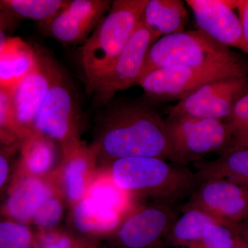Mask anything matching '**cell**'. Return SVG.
<instances>
[{"instance_id":"cell-1","label":"cell","mask_w":248,"mask_h":248,"mask_svg":"<svg viewBox=\"0 0 248 248\" xmlns=\"http://www.w3.org/2000/svg\"><path fill=\"white\" fill-rule=\"evenodd\" d=\"M99 115L92 146L103 169L116 160L157 157L170 161L165 119L144 102H108Z\"/></svg>"},{"instance_id":"cell-2","label":"cell","mask_w":248,"mask_h":248,"mask_svg":"<svg viewBox=\"0 0 248 248\" xmlns=\"http://www.w3.org/2000/svg\"><path fill=\"white\" fill-rule=\"evenodd\" d=\"M106 169L114 184L125 193L173 205L188 200L200 180L187 166L157 157L124 158Z\"/></svg>"},{"instance_id":"cell-3","label":"cell","mask_w":248,"mask_h":248,"mask_svg":"<svg viewBox=\"0 0 248 248\" xmlns=\"http://www.w3.org/2000/svg\"><path fill=\"white\" fill-rule=\"evenodd\" d=\"M148 0H116L81 52V63L89 93L108 71L131 38Z\"/></svg>"},{"instance_id":"cell-4","label":"cell","mask_w":248,"mask_h":248,"mask_svg":"<svg viewBox=\"0 0 248 248\" xmlns=\"http://www.w3.org/2000/svg\"><path fill=\"white\" fill-rule=\"evenodd\" d=\"M39 51L50 78V86L34 122L32 132L58 142L64 153L81 143L80 112L77 94L71 81L48 53Z\"/></svg>"},{"instance_id":"cell-5","label":"cell","mask_w":248,"mask_h":248,"mask_svg":"<svg viewBox=\"0 0 248 248\" xmlns=\"http://www.w3.org/2000/svg\"><path fill=\"white\" fill-rule=\"evenodd\" d=\"M242 62L229 47L214 40L200 29L184 31L161 37L152 46L141 78L150 72L167 67H208Z\"/></svg>"},{"instance_id":"cell-6","label":"cell","mask_w":248,"mask_h":248,"mask_svg":"<svg viewBox=\"0 0 248 248\" xmlns=\"http://www.w3.org/2000/svg\"><path fill=\"white\" fill-rule=\"evenodd\" d=\"M170 161L187 166L233 146V134L224 121L169 115L165 119Z\"/></svg>"},{"instance_id":"cell-7","label":"cell","mask_w":248,"mask_h":248,"mask_svg":"<svg viewBox=\"0 0 248 248\" xmlns=\"http://www.w3.org/2000/svg\"><path fill=\"white\" fill-rule=\"evenodd\" d=\"M248 76V66L244 62L208 67L173 66L147 73L138 84L148 100L170 102L182 100L210 81Z\"/></svg>"},{"instance_id":"cell-8","label":"cell","mask_w":248,"mask_h":248,"mask_svg":"<svg viewBox=\"0 0 248 248\" xmlns=\"http://www.w3.org/2000/svg\"><path fill=\"white\" fill-rule=\"evenodd\" d=\"M179 213V205L153 202L128 215L102 243L106 248H164Z\"/></svg>"},{"instance_id":"cell-9","label":"cell","mask_w":248,"mask_h":248,"mask_svg":"<svg viewBox=\"0 0 248 248\" xmlns=\"http://www.w3.org/2000/svg\"><path fill=\"white\" fill-rule=\"evenodd\" d=\"M156 42L151 31L140 21L122 53L91 91L96 106L104 107L119 91L138 84L147 54Z\"/></svg>"},{"instance_id":"cell-10","label":"cell","mask_w":248,"mask_h":248,"mask_svg":"<svg viewBox=\"0 0 248 248\" xmlns=\"http://www.w3.org/2000/svg\"><path fill=\"white\" fill-rule=\"evenodd\" d=\"M248 93V76L215 80L170 108L169 115L226 120L235 104Z\"/></svg>"},{"instance_id":"cell-11","label":"cell","mask_w":248,"mask_h":248,"mask_svg":"<svg viewBox=\"0 0 248 248\" xmlns=\"http://www.w3.org/2000/svg\"><path fill=\"white\" fill-rule=\"evenodd\" d=\"M187 203L228 224L248 221V188L230 181L200 179Z\"/></svg>"},{"instance_id":"cell-12","label":"cell","mask_w":248,"mask_h":248,"mask_svg":"<svg viewBox=\"0 0 248 248\" xmlns=\"http://www.w3.org/2000/svg\"><path fill=\"white\" fill-rule=\"evenodd\" d=\"M108 0H73L48 23L49 33L68 45L84 43L110 11Z\"/></svg>"},{"instance_id":"cell-13","label":"cell","mask_w":248,"mask_h":248,"mask_svg":"<svg viewBox=\"0 0 248 248\" xmlns=\"http://www.w3.org/2000/svg\"><path fill=\"white\" fill-rule=\"evenodd\" d=\"M196 22L214 40L226 46L244 50L242 28L239 17L233 9L238 1L226 0H187Z\"/></svg>"},{"instance_id":"cell-14","label":"cell","mask_w":248,"mask_h":248,"mask_svg":"<svg viewBox=\"0 0 248 248\" xmlns=\"http://www.w3.org/2000/svg\"><path fill=\"white\" fill-rule=\"evenodd\" d=\"M35 68L10 92L15 122L23 140L32 133L34 122L45 101L50 86L46 67L39 51Z\"/></svg>"},{"instance_id":"cell-15","label":"cell","mask_w":248,"mask_h":248,"mask_svg":"<svg viewBox=\"0 0 248 248\" xmlns=\"http://www.w3.org/2000/svg\"><path fill=\"white\" fill-rule=\"evenodd\" d=\"M53 184L45 179L24 174L16 169L0 208V216L27 225L45 202Z\"/></svg>"},{"instance_id":"cell-16","label":"cell","mask_w":248,"mask_h":248,"mask_svg":"<svg viewBox=\"0 0 248 248\" xmlns=\"http://www.w3.org/2000/svg\"><path fill=\"white\" fill-rule=\"evenodd\" d=\"M60 167V190L66 203L71 208L82 200L93 179V169L97 165L96 155L91 146L82 141L63 153Z\"/></svg>"},{"instance_id":"cell-17","label":"cell","mask_w":248,"mask_h":248,"mask_svg":"<svg viewBox=\"0 0 248 248\" xmlns=\"http://www.w3.org/2000/svg\"><path fill=\"white\" fill-rule=\"evenodd\" d=\"M68 232L82 239L103 241L120 225L118 212L89 196L71 207Z\"/></svg>"},{"instance_id":"cell-18","label":"cell","mask_w":248,"mask_h":248,"mask_svg":"<svg viewBox=\"0 0 248 248\" xmlns=\"http://www.w3.org/2000/svg\"><path fill=\"white\" fill-rule=\"evenodd\" d=\"M38 63L37 52L19 37H9L0 51V89L10 93Z\"/></svg>"},{"instance_id":"cell-19","label":"cell","mask_w":248,"mask_h":248,"mask_svg":"<svg viewBox=\"0 0 248 248\" xmlns=\"http://www.w3.org/2000/svg\"><path fill=\"white\" fill-rule=\"evenodd\" d=\"M20 157L16 169L24 174L44 179L55 172L57 164L55 141L32 132L21 142Z\"/></svg>"},{"instance_id":"cell-20","label":"cell","mask_w":248,"mask_h":248,"mask_svg":"<svg viewBox=\"0 0 248 248\" xmlns=\"http://www.w3.org/2000/svg\"><path fill=\"white\" fill-rule=\"evenodd\" d=\"M200 179L230 181L248 188V148L232 146L217 159L194 163Z\"/></svg>"},{"instance_id":"cell-21","label":"cell","mask_w":248,"mask_h":248,"mask_svg":"<svg viewBox=\"0 0 248 248\" xmlns=\"http://www.w3.org/2000/svg\"><path fill=\"white\" fill-rule=\"evenodd\" d=\"M141 21L155 40L184 32L187 11L180 0H148Z\"/></svg>"},{"instance_id":"cell-22","label":"cell","mask_w":248,"mask_h":248,"mask_svg":"<svg viewBox=\"0 0 248 248\" xmlns=\"http://www.w3.org/2000/svg\"><path fill=\"white\" fill-rule=\"evenodd\" d=\"M217 222L223 221L186 203L181 205L180 213L165 238L164 248H190L200 241L206 226Z\"/></svg>"},{"instance_id":"cell-23","label":"cell","mask_w":248,"mask_h":248,"mask_svg":"<svg viewBox=\"0 0 248 248\" xmlns=\"http://www.w3.org/2000/svg\"><path fill=\"white\" fill-rule=\"evenodd\" d=\"M63 0H1L0 6L8 14L18 17L50 22L66 5Z\"/></svg>"},{"instance_id":"cell-24","label":"cell","mask_w":248,"mask_h":248,"mask_svg":"<svg viewBox=\"0 0 248 248\" xmlns=\"http://www.w3.org/2000/svg\"><path fill=\"white\" fill-rule=\"evenodd\" d=\"M66 202L58 187L53 184L51 190L34 217L32 223L37 233L58 231L63 218Z\"/></svg>"},{"instance_id":"cell-25","label":"cell","mask_w":248,"mask_h":248,"mask_svg":"<svg viewBox=\"0 0 248 248\" xmlns=\"http://www.w3.org/2000/svg\"><path fill=\"white\" fill-rule=\"evenodd\" d=\"M0 248H39L37 233L27 225L0 216Z\"/></svg>"},{"instance_id":"cell-26","label":"cell","mask_w":248,"mask_h":248,"mask_svg":"<svg viewBox=\"0 0 248 248\" xmlns=\"http://www.w3.org/2000/svg\"><path fill=\"white\" fill-rule=\"evenodd\" d=\"M22 137L15 122L11 94L0 89V143L6 149L13 150L20 146Z\"/></svg>"},{"instance_id":"cell-27","label":"cell","mask_w":248,"mask_h":248,"mask_svg":"<svg viewBox=\"0 0 248 248\" xmlns=\"http://www.w3.org/2000/svg\"><path fill=\"white\" fill-rule=\"evenodd\" d=\"M237 237L234 225L223 222L210 223L200 241L188 248H232Z\"/></svg>"},{"instance_id":"cell-28","label":"cell","mask_w":248,"mask_h":248,"mask_svg":"<svg viewBox=\"0 0 248 248\" xmlns=\"http://www.w3.org/2000/svg\"><path fill=\"white\" fill-rule=\"evenodd\" d=\"M233 134V142L248 138V93L238 101L226 120Z\"/></svg>"},{"instance_id":"cell-29","label":"cell","mask_w":248,"mask_h":248,"mask_svg":"<svg viewBox=\"0 0 248 248\" xmlns=\"http://www.w3.org/2000/svg\"><path fill=\"white\" fill-rule=\"evenodd\" d=\"M11 152L0 147V197L6 193L16 170L17 163L14 164Z\"/></svg>"},{"instance_id":"cell-30","label":"cell","mask_w":248,"mask_h":248,"mask_svg":"<svg viewBox=\"0 0 248 248\" xmlns=\"http://www.w3.org/2000/svg\"><path fill=\"white\" fill-rule=\"evenodd\" d=\"M239 19L242 28L244 53L248 54V0H239L237 4Z\"/></svg>"},{"instance_id":"cell-31","label":"cell","mask_w":248,"mask_h":248,"mask_svg":"<svg viewBox=\"0 0 248 248\" xmlns=\"http://www.w3.org/2000/svg\"><path fill=\"white\" fill-rule=\"evenodd\" d=\"M72 235V234H71ZM72 244L70 248H106L102 241L82 239L73 236Z\"/></svg>"},{"instance_id":"cell-32","label":"cell","mask_w":248,"mask_h":248,"mask_svg":"<svg viewBox=\"0 0 248 248\" xmlns=\"http://www.w3.org/2000/svg\"><path fill=\"white\" fill-rule=\"evenodd\" d=\"M8 13L5 11L0 6V51L4 46L5 42L7 40L8 37L6 36V16Z\"/></svg>"},{"instance_id":"cell-33","label":"cell","mask_w":248,"mask_h":248,"mask_svg":"<svg viewBox=\"0 0 248 248\" xmlns=\"http://www.w3.org/2000/svg\"><path fill=\"white\" fill-rule=\"evenodd\" d=\"M237 234L248 244V221L234 225Z\"/></svg>"},{"instance_id":"cell-34","label":"cell","mask_w":248,"mask_h":248,"mask_svg":"<svg viewBox=\"0 0 248 248\" xmlns=\"http://www.w3.org/2000/svg\"><path fill=\"white\" fill-rule=\"evenodd\" d=\"M232 248H248V244L237 234V237H236V241H235L234 246Z\"/></svg>"},{"instance_id":"cell-35","label":"cell","mask_w":248,"mask_h":248,"mask_svg":"<svg viewBox=\"0 0 248 248\" xmlns=\"http://www.w3.org/2000/svg\"><path fill=\"white\" fill-rule=\"evenodd\" d=\"M233 146L244 147V148H248V138L236 140V141L233 142Z\"/></svg>"}]
</instances>
